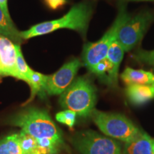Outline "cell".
<instances>
[{"label":"cell","mask_w":154,"mask_h":154,"mask_svg":"<svg viewBox=\"0 0 154 154\" xmlns=\"http://www.w3.org/2000/svg\"><path fill=\"white\" fill-rule=\"evenodd\" d=\"M7 123L20 127L23 131L38 140H51L60 147L63 144L61 131L44 110L34 108L25 109L11 116Z\"/></svg>","instance_id":"obj_1"},{"label":"cell","mask_w":154,"mask_h":154,"mask_svg":"<svg viewBox=\"0 0 154 154\" xmlns=\"http://www.w3.org/2000/svg\"><path fill=\"white\" fill-rule=\"evenodd\" d=\"M91 14L92 8L89 4L79 3L72 7L69 12L61 18L32 26L29 29L21 32V36L24 40H26L34 36L49 34L61 29L75 30L85 35Z\"/></svg>","instance_id":"obj_2"},{"label":"cell","mask_w":154,"mask_h":154,"mask_svg":"<svg viewBox=\"0 0 154 154\" xmlns=\"http://www.w3.org/2000/svg\"><path fill=\"white\" fill-rule=\"evenodd\" d=\"M96 90L89 79L77 78L61 94L59 103L66 109L74 111L82 117L91 115L95 108Z\"/></svg>","instance_id":"obj_3"},{"label":"cell","mask_w":154,"mask_h":154,"mask_svg":"<svg viewBox=\"0 0 154 154\" xmlns=\"http://www.w3.org/2000/svg\"><path fill=\"white\" fill-rule=\"evenodd\" d=\"M90 116L105 135L125 143L131 141L142 132L131 121L120 113L103 112L94 109Z\"/></svg>","instance_id":"obj_4"},{"label":"cell","mask_w":154,"mask_h":154,"mask_svg":"<svg viewBox=\"0 0 154 154\" xmlns=\"http://www.w3.org/2000/svg\"><path fill=\"white\" fill-rule=\"evenodd\" d=\"M131 18L124 7L119 9L118 16L111 27L106 32L101 39L94 43H87L83 49V61L84 65L91 73L96 66L106 58L109 47L116 40L119 30Z\"/></svg>","instance_id":"obj_5"},{"label":"cell","mask_w":154,"mask_h":154,"mask_svg":"<svg viewBox=\"0 0 154 154\" xmlns=\"http://www.w3.org/2000/svg\"><path fill=\"white\" fill-rule=\"evenodd\" d=\"M72 143L81 154H123L118 141L91 130L77 133Z\"/></svg>","instance_id":"obj_6"},{"label":"cell","mask_w":154,"mask_h":154,"mask_svg":"<svg viewBox=\"0 0 154 154\" xmlns=\"http://www.w3.org/2000/svg\"><path fill=\"white\" fill-rule=\"evenodd\" d=\"M152 16L149 12H142L128 19L119 30L116 40L124 51L132 49L143 37L151 22Z\"/></svg>","instance_id":"obj_7"},{"label":"cell","mask_w":154,"mask_h":154,"mask_svg":"<svg viewBox=\"0 0 154 154\" xmlns=\"http://www.w3.org/2000/svg\"><path fill=\"white\" fill-rule=\"evenodd\" d=\"M82 63L79 59H72L63 65L57 72L47 75L45 91L49 95H59L74 82Z\"/></svg>","instance_id":"obj_8"},{"label":"cell","mask_w":154,"mask_h":154,"mask_svg":"<svg viewBox=\"0 0 154 154\" xmlns=\"http://www.w3.org/2000/svg\"><path fill=\"white\" fill-rule=\"evenodd\" d=\"M12 76L22 80L17 67V51L15 44L9 38L0 34V79Z\"/></svg>","instance_id":"obj_9"},{"label":"cell","mask_w":154,"mask_h":154,"mask_svg":"<svg viewBox=\"0 0 154 154\" xmlns=\"http://www.w3.org/2000/svg\"><path fill=\"white\" fill-rule=\"evenodd\" d=\"M124 50L120 43L116 40L112 43L108 51L106 59L110 63V70L108 74L107 84L116 86L118 83L119 69L124 54Z\"/></svg>","instance_id":"obj_10"},{"label":"cell","mask_w":154,"mask_h":154,"mask_svg":"<svg viewBox=\"0 0 154 154\" xmlns=\"http://www.w3.org/2000/svg\"><path fill=\"white\" fill-rule=\"evenodd\" d=\"M126 94L132 104L143 106L154 99V84H131L127 86Z\"/></svg>","instance_id":"obj_11"},{"label":"cell","mask_w":154,"mask_h":154,"mask_svg":"<svg viewBox=\"0 0 154 154\" xmlns=\"http://www.w3.org/2000/svg\"><path fill=\"white\" fill-rule=\"evenodd\" d=\"M153 138L146 133L142 131L131 141L126 143L123 149V154H153Z\"/></svg>","instance_id":"obj_12"},{"label":"cell","mask_w":154,"mask_h":154,"mask_svg":"<svg viewBox=\"0 0 154 154\" xmlns=\"http://www.w3.org/2000/svg\"><path fill=\"white\" fill-rule=\"evenodd\" d=\"M121 78L127 86L131 84H154L153 73L141 69L127 67L121 74Z\"/></svg>","instance_id":"obj_13"},{"label":"cell","mask_w":154,"mask_h":154,"mask_svg":"<svg viewBox=\"0 0 154 154\" xmlns=\"http://www.w3.org/2000/svg\"><path fill=\"white\" fill-rule=\"evenodd\" d=\"M20 32L17 30L12 20L6 16L0 7V34L9 38L15 44L21 45L24 39L21 36Z\"/></svg>","instance_id":"obj_14"},{"label":"cell","mask_w":154,"mask_h":154,"mask_svg":"<svg viewBox=\"0 0 154 154\" xmlns=\"http://www.w3.org/2000/svg\"><path fill=\"white\" fill-rule=\"evenodd\" d=\"M19 134V142L21 149L24 154H46L36 138L27 133L21 131Z\"/></svg>","instance_id":"obj_15"},{"label":"cell","mask_w":154,"mask_h":154,"mask_svg":"<svg viewBox=\"0 0 154 154\" xmlns=\"http://www.w3.org/2000/svg\"><path fill=\"white\" fill-rule=\"evenodd\" d=\"M0 154H24L19 134H10L0 139Z\"/></svg>","instance_id":"obj_16"},{"label":"cell","mask_w":154,"mask_h":154,"mask_svg":"<svg viewBox=\"0 0 154 154\" xmlns=\"http://www.w3.org/2000/svg\"><path fill=\"white\" fill-rule=\"evenodd\" d=\"M46 81H47V75H44L36 72H32L29 78L27 84L30 86L32 90L31 99L32 100L35 96L36 94H43L45 91Z\"/></svg>","instance_id":"obj_17"},{"label":"cell","mask_w":154,"mask_h":154,"mask_svg":"<svg viewBox=\"0 0 154 154\" xmlns=\"http://www.w3.org/2000/svg\"><path fill=\"white\" fill-rule=\"evenodd\" d=\"M15 48H16L17 51V69H18L21 76H22V80L28 83L29 78L30 74H32L33 70L28 66L26 61H25L24 58L23 57L22 50H21L20 45H19V44H15Z\"/></svg>","instance_id":"obj_18"},{"label":"cell","mask_w":154,"mask_h":154,"mask_svg":"<svg viewBox=\"0 0 154 154\" xmlns=\"http://www.w3.org/2000/svg\"><path fill=\"white\" fill-rule=\"evenodd\" d=\"M76 113L74 111L66 109L65 111L57 113L56 120L61 124L66 125L70 128H72L76 122Z\"/></svg>","instance_id":"obj_19"},{"label":"cell","mask_w":154,"mask_h":154,"mask_svg":"<svg viewBox=\"0 0 154 154\" xmlns=\"http://www.w3.org/2000/svg\"><path fill=\"white\" fill-rule=\"evenodd\" d=\"M134 57L140 62L154 66V50L152 51L138 50L135 54Z\"/></svg>","instance_id":"obj_20"},{"label":"cell","mask_w":154,"mask_h":154,"mask_svg":"<svg viewBox=\"0 0 154 154\" xmlns=\"http://www.w3.org/2000/svg\"><path fill=\"white\" fill-rule=\"evenodd\" d=\"M45 2L51 9H57L67 2V0H45Z\"/></svg>","instance_id":"obj_21"},{"label":"cell","mask_w":154,"mask_h":154,"mask_svg":"<svg viewBox=\"0 0 154 154\" xmlns=\"http://www.w3.org/2000/svg\"><path fill=\"white\" fill-rule=\"evenodd\" d=\"M7 0H0V7L2 9L6 16L8 17L9 19H11L10 14H9V9H8V6H7Z\"/></svg>","instance_id":"obj_22"},{"label":"cell","mask_w":154,"mask_h":154,"mask_svg":"<svg viewBox=\"0 0 154 154\" xmlns=\"http://www.w3.org/2000/svg\"><path fill=\"white\" fill-rule=\"evenodd\" d=\"M152 152H153V154H154V139H153V142H152Z\"/></svg>","instance_id":"obj_23"},{"label":"cell","mask_w":154,"mask_h":154,"mask_svg":"<svg viewBox=\"0 0 154 154\" xmlns=\"http://www.w3.org/2000/svg\"><path fill=\"white\" fill-rule=\"evenodd\" d=\"M133 1H151V0H133Z\"/></svg>","instance_id":"obj_24"},{"label":"cell","mask_w":154,"mask_h":154,"mask_svg":"<svg viewBox=\"0 0 154 154\" xmlns=\"http://www.w3.org/2000/svg\"><path fill=\"white\" fill-rule=\"evenodd\" d=\"M32 154H33V153H32Z\"/></svg>","instance_id":"obj_25"}]
</instances>
